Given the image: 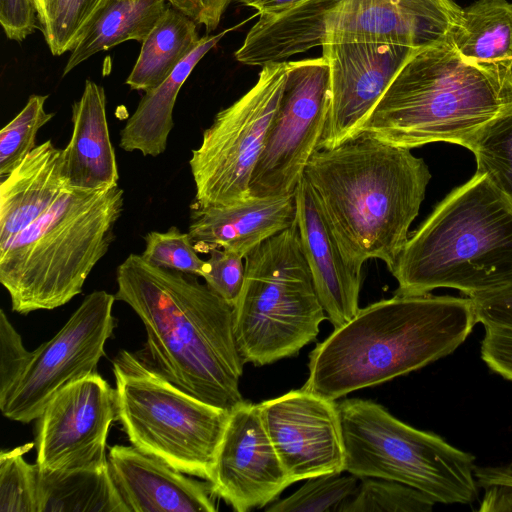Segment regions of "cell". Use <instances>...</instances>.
<instances>
[{"mask_svg": "<svg viewBox=\"0 0 512 512\" xmlns=\"http://www.w3.org/2000/svg\"><path fill=\"white\" fill-rule=\"evenodd\" d=\"M475 318L484 328L512 330V285L469 297Z\"/></svg>", "mask_w": 512, "mask_h": 512, "instance_id": "39", "label": "cell"}, {"mask_svg": "<svg viewBox=\"0 0 512 512\" xmlns=\"http://www.w3.org/2000/svg\"><path fill=\"white\" fill-rule=\"evenodd\" d=\"M209 482L215 496L237 512L267 506L292 484L258 404L243 401L230 411Z\"/></svg>", "mask_w": 512, "mask_h": 512, "instance_id": "16", "label": "cell"}, {"mask_svg": "<svg viewBox=\"0 0 512 512\" xmlns=\"http://www.w3.org/2000/svg\"><path fill=\"white\" fill-rule=\"evenodd\" d=\"M207 260L209 270L203 277L206 285L231 306H235L243 288L245 261L241 256L222 249H212Z\"/></svg>", "mask_w": 512, "mask_h": 512, "instance_id": "36", "label": "cell"}, {"mask_svg": "<svg viewBox=\"0 0 512 512\" xmlns=\"http://www.w3.org/2000/svg\"><path fill=\"white\" fill-rule=\"evenodd\" d=\"M345 472L396 481L435 503L470 504L478 496L475 457L363 399L338 403Z\"/></svg>", "mask_w": 512, "mask_h": 512, "instance_id": "9", "label": "cell"}, {"mask_svg": "<svg viewBox=\"0 0 512 512\" xmlns=\"http://www.w3.org/2000/svg\"><path fill=\"white\" fill-rule=\"evenodd\" d=\"M113 373L117 420L131 445L210 481L230 411L180 389L137 353L121 350Z\"/></svg>", "mask_w": 512, "mask_h": 512, "instance_id": "8", "label": "cell"}, {"mask_svg": "<svg viewBox=\"0 0 512 512\" xmlns=\"http://www.w3.org/2000/svg\"><path fill=\"white\" fill-rule=\"evenodd\" d=\"M196 22L168 7L142 42L140 54L126 79L132 90L159 86L198 45Z\"/></svg>", "mask_w": 512, "mask_h": 512, "instance_id": "28", "label": "cell"}, {"mask_svg": "<svg viewBox=\"0 0 512 512\" xmlns=\"http://www.w3.org/2000/svg\"><path fill=\"white\" fill-rule=\"evenodd\" d=\"M390 272L398 295L453 288L471 297L512 285V203L476 172L409 236Z\"/></svg>", "mask_w": 512, "mask_h": 512, "instance_id": "5", "label": "cell"}, {"mask_svg": "<svg viewBox=\"0 0 512 512\" xmlns=\"http://www.w3.org/2000/svg\"><path fill=\"white\" fill-rule=\"evenodd\" d=\"M474 475L484 491L479 511H512V465L475 466Z\"/></svg>", "mask_w": 512, "mask_h": 512, "instance_id": "38", "label": "cell"}, {"mask_svg": "<svg viewBox=\"0 0 512 512\" xmlns=\"http://www.w3.org/2000/svg\"><path fill=\"white\" fill-rule=\"evenodd\" d=\"M36 420V464L41 470L109 466L107 436L117 420L116 391L98 372L58 392Z\"/></svg>", "mask_w": 512, "mask_h": 512, "instance_id": "13", "label": "cell"}, {"mask_svg": "<svg viewBox=\"0 0 512 512\" xmlns=\"http://www.w3.org/2000/svg\"><path fill=\"white\" fill-rule=\"evenodd\" d=\"M115 300L107 291L91 292L64 326L32 351L23 372L0 399L6 418L24 424L36 420L58 392L97 372L116 325Z\"/></svg>", "mask_w": 512, "mask_h": 512, "instance_id": "12", "label": "cell"}, {"mask_svg": "<svg viewBox=\"0 0 512 512\" xmlns=\"http://www.w3.org/2000/svg\"><path fill=\"white\" fill-rule=\"evenodd\" d=\"M53 0H35L37 15L40 26L45 23L48 10L52 4Z\"/></svg>", "mask_w": 512, "mask_h": 512, "instance_id": "44", "label": "cell"}, {"mask_svg": "<svg viewBox=\"0 0 512 512\" xmlns=\"http://www.w3.org/2000/svg\"><path fill=\"white\" fill-rule=\"evenodd\" d=\"M258 407L292 484L345 472V444L335 400L302 387L263 401Z\"/></svg>", "mask_w": 512, "mask_h": 512, "instance_id": "14", "label": "cell"}, {"mask_svg": "<svg viewBox=\"0 0 512 512\" xmlns=\"http://www.w3.org/2000/svg\"><path fill=\"white\" fill-rule=\"evenodd\" d=\"M303 175L346 261L362 269L379 259L391 271L431 179L425 161L361 135L317 149Z\"/></svg>", "mask_w": 512, "mask_h": 512, "instance_id": "2", "label": "cell"}, {"mask_svg": "<svg viewBox=\"0 0 512 512\" xmlns=\"http://www.w3.org/2000/svg\"><path fill=\"white\" fill-rule=\"evenodd\" d=\"M198 276L156 267L130 254L116 270V300L146 331L141 357L194 397L231 411L244 401V360L234 332V308Z\"/></svg>", "mask_w": 512, "mask_h": 512, "instance_id": "1", "label": "cell"}, {"mask_svg": "<svg viewBox=\"0 0 512 512\" xmlns=\"http://www.w3.org/2000/svg\"><path fill=\"white\" fill-rule=\"evenodd\" d=\"M339 0H306L276 13L259 14L235 52L237 61L251 66L287 62L291 56L322 46L326 19Z\"/></svg>", "mask_w": 512, "mask_h": 512, "instance_id": "23", "label": "cell"}, {"mask_svg": "<svg viewBox=\"0 0 512 512\" xmlns=\"http://www.w3.org/2000/svg\"><path fill=\"white\" fill-rule=\"evenodd\" d=\"M234 308V332L245 363L271 364L296 355L327 318L303 255L297 223L245 257Z\"/></svg>", "mask_w": 512, "mask_h": 512, "instance_id": "7", "label": "cell"}, {"mask_svg": "<svg viewBox=\"0 0 512 512\" xmlns=\"http://www.w3.org/2000/svg\"><path fill=\"white\" fill-rule=\"evenodd\" d=\"M511 110L512 68L468 61L447 39L413 52L357 137L408 149L434 142L468 149Z\"/></svg>", "mask_w": 512, "mask_h": 512, "instance_id": "4", "label": "cell"}, {"mask_svg": "<svg viewBox=\"0 0 512 512\" xmlns=\"http://www.w3.org/2000/svg\"><path fill=\"white\" fill-rule=\"evenodd\" d=\"M73 130L63 149L69 187L96 190L118 185L119 173L106 118L104 88L85 81L81 98L72 105Z\"/></svg>", "mask_w": 512, "mask_h": 512, "instance_id": "22", "label": "cell"}, {"mask_svg": "<svg viewBox=\"0 0 512 512\" xmlns=\"http://www.w3.org/2000/svg\"><path fill=\"white\" fill-rule=\"evenodd\" d=\"M436 503L402 483L365 477L342 512H430Z\"/></svg>", "mask_w": 512, "mask_h": 512, "instance_id": "31", "label": "cell"}, {"mask_svg": "<svg viewBox=\"0 0 512 512\" xmlns=\"http://www.w3.org/2000/svg\"><path fill=\"white\" fill-rule=\"evenodd\" d=\"M449 39L468 61L512 68V3L476 0L462 8Z\"/></svg>", "mask_w": 512, "mask_h": 512, "instance_id": "27", "label": "cell"}, {"mask_svg": "<svg viewBox=\"0 0 512 512\" xmlns=\"http://www.w3.org/2000/svg\"><path fill=\"white\" fill-rule=\"evenodd\" d=\"M48 95H31L24 108L0 131V175H8L32 151L36 134L54 113L45 111Z\"/></svg>", "mask_w": 512, "mask_h": 512, "instance_id": "33", "label": "cell"}, {"mask_svg": "<svg viewBox=\"0 0 512 512\" xmlns=\"http://www.w3.org/2000/svg\"><path fill=\"white\" fill-rule=\"evenodd\" d=\"M166 2L101 0L79 31L63 76L98 52L128 40L142 43L168 8Z\"/></svg>", "mask_w": 512, "mask_h": 512, "instance_id": "25", "label": "cell"}, {"mask_svg": "<svg viewBox=\"0 0 512 512\" xmlns=\"http://www.w3.org/2000/svg\"><path fill=\"white\" fill-rule=\"evenodd\" d=\"M123 210L119 185L68 187L33 223L0 250V282L12 311L28 314L67 304L82 292L114 240Z\"/></svg>", "mask_w": 512, "mask_h": 512, "instance_id": "6", "label": "cell"}, {"mask_svg": "<svg viewBox=\"0 0 512 512\" xmlns=\"http://www.w3.org/2000/svg\"><path fill=\"white\" fill-rule=\"evenodd\" d=\"M296 221V198H256L221 206L193 205L188 233L198 252L212 249L244 258L252 249Z\"/></svg>", "mask_w": 512, "mask_h": 512, "instance_id": "20", "label": "cell"}, {"mask_svg": "<svg viewBox=\"0 0 512 512\" xmlns=\"http://www.w3.org/2000/svg\"><path fill=\"white\" fill-rule=\"evenodd\" d=\"M38 23L35 0H0V24L10 40H25Z\"/></svg>", "mask_w": 512, "mask_h": 512, "instance_id": "41", "label": "cell"}, {"mask_svg": "<svg viewBox=\"0 0 512 512\" xmlns=\"http://www.w3.org/2000/svg\"><path fill=\"white\" fill-rule=\"evenodd\" d=\"M173 8L203 25L207 32L215 30L233 0H166Z\"/></svg>", "mask_w": 512, "mask_h": 512, "instance_id": "42", "label": "cell"}, {"mask_svg": "<svg viewBox=\"0 0 512 512\" xmlns=\"http://www.w3.org/2000/svg\"><path fill=\"white\" fill-rule=\"evenodd\" d=\"M475 156L478 173L512 203V110L487 125L468 148Z\"/></svg>", "mask_w": 512, "mask_h": 512, "instance_id": "29", "label": "cell"}, {"mask_svg": "<svg viewBox=\"0 0 512 512\" xmlns=\"http://www.w3.org/2000/svg\"><path fill=\"white\" fill-rule=\"evenodd\" d=\"M101 0H53L41 27L54 56L71 51L79 31Z\"/></svg>", "mask_w": 512, "mask_h": 512, "instance_id": "35", "label": "cell"}, {"mask_svg": "<svg viewBox=\"0 0 512 512\" xmlns=\"http://www.w3.org/2000/svg\"><path fill=\"white\" fill-rule=\"evenodd\" d=\"M142 258L156 267L204 277L209 270L207 260L198 256L189 233L172 226L166 232H149L144 236Z\"/></svg>", "mask_w": 512, "mask_h": 512, "instance_id": "34", "label": "cell"}, {"mask_svg": "<svg viewBox=\"0 0 512 512\" xmlns=\"http://www.w3.org/2000/svg\"><path fill=\"white\" fill-rule=\"evenodd\" d=\"M295 198L301 249L319 300L336 329L360 309L362 269L344 258L304 175L296 187Z\"/></svg>", "mask_w": 512, "mask_h": 512, "instance_id": "18", "label": "cell"}, {"mask_svg": "<svg viewBox=\"0 0 512 512\" xmlns=\"http://www.w3.org/2000/svg\"><path fill=\"white\" fill-rule=\"evenodd\" d=\"M480 355L494 373L512 382V330L487 327L481 341Z\"/></svg>", "mask_w": 512, "mask_h": 512, "instance_id": "40", "label": "cell"}, {"mask_svg": "<svg viewBox=\"0 0 512 512\" xmlns=\"http://www.w3.org/2000/svg\"><path fill=\"white\" fill-rule=\"evenodd\" d=\"M240 23L224 31L200 38L195 49L185 57L173 72L156 88L145 92L135 112L120 132V147L127 152L139 151L144 156L156 157L167 146L173 128V108L178 93L198 62L230 31Z\"/></svg>", "mask_w": 512, "mask_h": 512, "instance_id": "24", "label": "cell"}, {"mask_svg": "<svg viewBox=\"0 0 512 512\" xmlns=\"http://www.w3.org/2000/svg\"><path fill=\"white\" fill-rule=\"evenodd\" d=\"M32 351L26 350L21 336L13 327L4 310L0 311V399L4 398L17 381Z\"/></svg>", "mask_w": 512, "mask_h": 512, "instance_id": "37", "label": "cell"}, {"mask_svg": "<svg viewBox=\"0 0 512 512\" xmlns=\"http://www.w3.org/2000/svg\"><path fill=\"white\" fill-rule=\"evenodd\" d=\"M35 443H27L0 453V511L38 512L37 465L24 455Z\"/></svg>", "mask_w": 512, "mask_h": 512, "instance_id": "32", "label": "cell"}, {"mask_svg": "<svg viewBox=\"0 0 512 512\" xmlns=\"http://www.w3.org/2000/svg\"><path fill=\"white\" fill-rule=\"evenodd\" d=\"M329 112L318 149L357 137L360 128L416 49L371 42H325Z\"/></svg>", "mask_w": 512, "mask_h": 512, "instance_id": "15", "label": "cell"}, {"mask_svg": "<svg viewBox=\"0 0 512 512\" xmlns=\"http://www.w3.org/2000/svg\"><path fill=\"white\" fill-rule=\"evenodd\" d=\"M289 62L262 67L256 83L219 111L189 160L195 205L221 206L248 200L250 181L283 93Z\"/></svg>", "mask_w": 512, "mask_h": 512, "instance_id": "10", "label": "cell"}, {"mask_svg": "<svg viewBox=\"0 0 512 512\" xmlns=\"http://www.w3.org/2000/svg\"><path fill=\"white\" fill-rule=\"evenodd\" d=\"M109 469L128 512H215L211 483L199 481L134 446L114 445Z\"/></svg>", "mask_w": 512, "mask_h": 512, "instance_id": "19", "label": "cell"}, {"mask_svg": "<svg viewBox=\"0 0 512 512\" xmlns=\"http://www.w3.org/2000/svg\"><path fill=\"white\" fill-rule=\"evenodd\" d=\"M37 501L38 512H128L109 466L57 471L37 466Z\"/></svg>", "mask_w": 512, "mask_h": 512, "instance_id": "26", "label": "cell"}, {"mask_svg": "<svg viewBox=\"0 0 512 512\" xmlns=\"http://www.w3.org/2000/svg\"><path fill=\"white\" fill-rule=\"evenodd\" d=\"M68 187L63 149L47 140L30 151L0 184V250Z\"/></svg>", "mask_w": 512, "mask_h": 512, "instance_id": "21", "label": "cell"}, {"mask_svg": "<svg viewBox=\"0 0 512 512\" xmlns=\"http://www.w3.org/2000/svg\"><path fill=\"white\" fill-rule=\"evenodd\" d=\"M361 478L349 473L312 477L287 498L273 502L267 512H342L354 496Z\"/></svg>", "mask_w": 512, "mask_h": 512, "instance_id": "30", "label": "cell"}, {"mask_svg": "<svg viewBox=\"0 0 512 512\" xmlns=\"http://www.w3.org/2000/svg\"><path fill=\"white\" fill-rule=\"evenodd\" d=\"M477 324L469 297L398 295L358 312L311 351L304 388L336 400L454 352Z\"/></svg>", "mask_w": 512, "mask_h": 512, "instance_id": "3", "label": "cell"}, {"mask_svg": "<svg viewBox=\"0 0 512 512\" xmlns=\"http://www.w3.org/2000/svg\"><path fill=\"white\" fill-rule=\"evenodd\" d=\"M454 0H339L325 42H371L422 49L449 39L461 16Z\"/></svg>", "mask_w": 512, "mask_h": 512, "instance_id": "17", "label": "cell"}, {"mask_svg": "<svg viewBox=\"0 0 512 512\" xmlns=\"http://www.w3.org/2000/svg\"><path fill=\"white\" fill-rule=\"evenodd\" d=\"M330 102L329 65L322 56L289 62L278 108L250 181L256 198L293 194L318 149Z\"/></svg>", "mask_w": 512, "mask_h": 512, "instance_id": "11", "label": "cell"}, {"mask_svg": "<svg viewBox=\"0 0 512 512\" xmlns=\"http://www.w3.org/2000/svg\"><path fill=\"white\" fill-rule=\"evenodd\" d=\"M239 3L252 7L259 14L276 13L306 0H237Z\"/></svg>", "mask_w": 512, "mask_h": 512, "instance_id": "43", "label": "cell"}]
</instances>
